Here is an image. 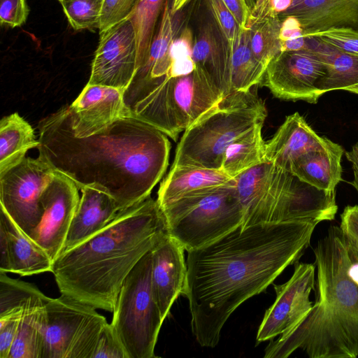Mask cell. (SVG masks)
<instances>
[{
    "mask_svg": "<svg viewBox=\"0 0 358 358\" xmlns=\"http://www.w3.org/2000/svg\"><path fill=\"white\" fill-rule=\"evenodd\" d=\"M319 223L305 220L240 225L187 252L182 294L189 301L192 331L201 346L215 347L234 311L298 262Z\"/></svg>",
    "mask_w": 358,
    "mask_h": 358,
    "instance_id": "1",
    "label": "cell"
},
{
    "mask_svg": "<svg viewBox=\"0 0 358 358\" xmlns=\"http://www.w3.org/2000/svg\"><path fill=\"white\" fill-rule=\"evenodd\" d=\"M39 157L81 189L97 187L120 211L150 196L169 165L167 136L138 119L123 116L86 138L73 135L69 106L41 120Z\"/></svg>",
    "mask_w": 358,
    "mask_h": 358,
    "instance_id": "2",
    "label": "cell"
},
{
    "mask_svg": "<svg viewBox=\"0 0 358 358\" xmlns=\"http://www.w3.org/2000/svg\"><path fill=\"white\" fill-rule=\"evenodd\" d=\"M167 234L157 199L149 196L120 211L99 232L53 261L60 293L113 313L127 276Z\"/></svg>",
    "mask_w": 358,
    "mask_h": 358,
    "instance_id": "3",
    "label": "cell"
},
{
    "mask_svg": "<svg viewBox=\"0 0 358 358\" xmlns=\"http://www.w3.org/2000/svg\"><path fill=\"white\" fill-rule=\"evenodd\" d=\"M316 300L295 326L271 341L264 358H287L298 349L310 358L358 357V284L349 274L348 242L331 225L314 249Z\"/></svg>",
    "mask_w": 358,
    "mask_h": 358,
    "instance_id": "4",
    "label": "cell"
},
{
    "mask_svg": "<svg viewBox=\"0 0 358 358\" xmlns=\"http://www.w3.org/2000/svg\"><path fill=\"white\" fill-rule=\"evenodd\" d=\"M244 211L241 226L313 220L331 221L338 211L336 190L323 191L264 161L234 178Z\"/></svg>",
    "mask_w": 358,
    "mask_h": 358,
    "instance_id": "5",
    "label": "cell"
},
{
    "mask_svg": "<svg viewBox=\"0 0 358 358\" xmlns=\"http://www.w3.org/2000/svg\"><path fill=\"white\" fill-rule=\"evenodd\" d=\"M264 101L252 90L233 91L184 131L171 167L220 170L226 149L266 117Z\"/></svg>",
    "mask_w": 358,
    "mask_h": 358,
    "instance_id": "6",
    "label": "cell"
},
{
    "mask_svg": "<svg viewBox=\"0 0 358 358\" xmlns=\"http://www.w3.org/2000/svg\"><path fill=\"white\" fill-rule=\"evenodd\" d=\"M224 96L196 66L189 73L166 75L157 80L129 109L127 116L146 122L176 141Z\"/></svg>",
    "mask_w": 358,
    "mask_h": 358,
    "instance_id": "7",
    "label": "cell"
},
{
    "mask_svg": "<svg viewBox=\"0 0 358 358\" xmlns=\"http://www.w3.org/2000/svg\"><path fill=\"white\" fill-rule=\"evenodd\" d=\"M161 209L169 235L187 252L227 234L244 217L234 179L186 194Z\"/></svg>",
    "mask_w": 358,
    "mask_h": 358,
    "instance_id": "8",
    "label": "cell"
},
{
    "mask_svg": "<svg viewBox=\"0 0 358 358\" xmlns=\"http://www.w3.org/2000/svg\"><path fill=\"white\" fill-rule=\"evenodd\" d=\"M152 254L146 253L125 278L110 323L127 358H153L164 322L155 299Z\"/></svg>",
    "mask_w": 358,
    "mask_h": 358,
    "instance_id": "9",
    "label": "cell"
},
{
    "mask_svg": "<svg viewBox=\"0 0 358 358\" xmlns=\"http://www.w3.org/2000/svg\"><path fill=\"white\" fill-rule=\"evenodd\" d=\"M96 309L62 294L48 301L41 358H92L108 323Z\"/></svg>",
    "mask_w": 358,
    "mask_h": 358,
    "instance_id": "10",
    "label": "cell"
},
{
    "mask_svg": "<svg viewBox=\"0 0 358 358\" xmlns=\"http://www.w3.org/2000/svg\"><path fill=\"white\" fill-rule=\"evenodd\" d=\"M56 171L39 156L0 173L1 206L29 237L43 215L41 196Z\"/></svg>",
    "mask_w": 358,
    "mask_h": 358,
    "instance_id": "11",
    "label": "cell"
},
{
    "mask_svg": "<svg viewBox=\"0 0 358 358\" xmlns=\"http://www.w3.org/2000/svg\"><path fill=\"white\" fill-rule=\"evenodd\" d=\"M325 72L308 50L282 51L268 63L261 83L278 99L316 103L322 95L316 84Z\"/></svg>",
    "mask_w": 358,
    "mask_h": 358,
    "instance_id": "12",
    "label": "cell"
},
{
    "mask_svg": "<svg viewBox=\"0 0 358 358\" xmlns=\"http://www.w3.org/2000/svg\"><path fill=\"white\" fill-rule=\"evenodd\" d=\"M88 85L124 91L136 70L137 46L134 25L127 18L99 33Z\"/></svg>",
    "mask_w": 358,
    "mask_h": 358,
    "instance_id": "13",
    "label": "cell"
},
{
    "mask_svg": "<svg viewBox=\"0 0 358 358\" xmlns=\"http://www.w3.org/2000/svg\"><path fill=\"white\" fill-rule=\"evenodd\" d=\"M315 269L313 264L296 262L292 277L274 285L275 300L264 313L257 334V343L286 332L311 310L310 294L315 289Z\"/></svg>",
    "mask_w": 358,
    "mask_h": 358,
    "instance_id": "14",
    "label": "cell"
},
{
    "mask_svg": "<svg viewBox=\"0 0 358 358\" xmlns=\"http://www.w3.org/2000/svg\"><path fill=\"white\" fill-rule=\"evenodd\" d=\"M79 201L76 185L67 176L56 171L41 196L43 215L30 236L52 261L62 250Z\"/></svg>",
    "mask_w": 358,
    "mask_h": 358,
    "instance_id": "15",
    "label": "cell"
},
{
    "mask_svg": "<svg viewBox=\"0 0 358 358\" xmlns=\"http://www.w3.org/2000/svg\"><path fill=\"white\" fill-rule=\"evenodd\" d=\"M200 11L193 31L192 57L196 66L226 95L231 92V47L204 4Z\"/></svg>",
    "mask_w": 358,
    "mask_h": 358,
    "instance_id": "16",
    "label": "cell"
},
{
    "mask_svg": "<svg viewBox=\"0 0 358 358\" xmlns=\"http://www.w3.org/2000/svg\"><path fill=\"white\" fill-rule=\"evenodd\" d=\"M69 108L77 138L94 135L125 116L123 91L103 85L87 84Z\"/></svg>",
    "mask_w": 358,
    "mask_h": 358,
    "instance_id": "17",
    "label": "cell"
},
{
    "mask_svg": "<svg viewBox=\"0 0 358 358\" xmlns=\"http://www.w3.org/2000/svg\"><path fill=\"white\" fill-rule=\"evenodd\" d=\"M184 250L169 234L151 250L152 288L163 320L185 287L187 268Z\"/></svg>",
    "mask_w": 358,
    "mask_h": 358,
    "instance_id": "18",
    "label": "cell"
},
{
    "mask_svg": "<svg viewBox=\"0 0 358 358\" xmlns=\"http://www.w3.org/2000/svg\"><path fill=\"white\" fill-rule=\"evenodd\" d=\"M333 143L317 134L303 117L296 112L287 116L272 138L266 142L264 159L289 171L292 164L303 154L327 148Z\"/></svg>",
    "mask_w": 358,
    "mask_h": 358,
    "instance_id": "19",
    "label": "cell"
},
{
    "mask_svg": "<svg viewBox=\"0 0 358 358\" xmlns=\"http://www.w3.org/2000/svg\"><path fill=\"white\" fill-rule=\"evenodd\" d=\"M289 15L300 22L305 36L331 29L358 31V0H292L278 17Z\"/></svg>",
    "mask_w": 358,
    "mask_h": 358,
    "instance_id": "20",
    "label": "cell"
},
{
    "mask_svg": "<svg viewBox=\"0 0 358 358\" xmlns=\"http://www.w3.org/2000/svg\"><path fill=\"white\" fill-rule=\"evenodd\" d=\"M80 190L82 196L61 253L99 232L120 211L115 199L103 189L95 186H89Z\"/></svg>",
    "mask_w": 358,
    "mask_h": 358,
    "instance_id": "21",
    "label": "cell"
},
{
    "mask_svg": "<svg viewBox=\"0 0 358 358\" xmlns=\"http://www.w3.org/2000/svg\"><path fill=\"white\" fill-rule=\"evenodd\" d=\"M324 64L326 72L316 84L322 94L345 90L358 94V55L343 52L316 36H306L305 48Z\"/></svg>",
    "mask_w": 358,
    "mask_h": 358,
    "instance_id": "22",
    "label": "cell"
},
{
    "mask_svg": "<svg viewBox=\"0 0 358 358\" xmlns=\"http://www.w3.org/2000/svg\"><path fill=\"white\" fill-rule=\"evenodd\" d=\"M343 148L334 143L329 147L307 152L291 165L290 172L301 181L323 191L336 190L342 180Z\"/></svg>",
    "mask_w": 358,
    "mask_h": 358,
    "instance_id": "23",
    "label": "cell"
},
{
    "mask_svg": "<svg viewBox=\"0 0 358 358\" xmlns=\"http://www.w3.org/2000/svg\"><path fill=\"white\" fill-rule=\"evenodd\" d=\"M0 224L6 231L10 250V272L28 276L52 272L49 255L13 220L1 206Z\"/></svg>",
    "mask_w": 358,
    "mask_h": 358,
    "instance_id": "24",
    "label": "cell"
},
{
    "mask_svg": "<svg viewBox=\"0 0 358 358\" xmlns=\"http://www.w3.org/2000/svg\"><path fill=\"white\" fill-rule=\"evenodd\" d=\"M50 299L39 289L28 299L8 358H41L45 306Z\"/></svg>",
    "mask_w": 358,
    "mask_h": 358,
    "instance_id": "25",
    "label": "cell"
},
{
    "mask_svg": "<svg viewBox=\"0 0 358 358\" xmlns=\"http://www.w3.org/2000/svg\"><path fill=\"white\" fill-rule=\"evenodd\" d=\"M232 179L220 170L193 166L171 167L160 184L157 201L162 208L186 194L224 185Z\"/></svg>",
    "mask_w": 358,
    "mask_h": 358,
    "instance_id": "26",
    "label": "cell"
},
{
    "mask_svg": "<svg viewBox=\"0 0 358 358\" xmlns=\"http://www.w3.org/2000/svg\"><path fill=\"white\" fill-rule=\"evenodd\" d=\"M38 145L31 126L17 113L3 117L0 122V173L20 162L29 150Z\"/></svg>",
    "mask_w": 358,
    "mask_h": 358,
    "instance_id": "27",
    "label": "cell"
},
{
    "mask_svg": "<svg viewBox=\"0 0 358 358\" xmlns=\"http://www.w3.org/2000/svg\"><path fill=\"white\" fill-rule=\"evenodd\" d=\"M263 124H259L233 141L226 149L220 171L234 178L244 171L265 161Z\"/></svg>",
    "mask_w": 358,
    "mask_h": 358,
    "instance_id": "28",
    "label": "cell"
},
{
    "mask_svg": "<svg viewBox=\"0 0 358 358\" xmlns=\"http://www.w3.org/2000/svg\"><path fill=\"white\" fill-rule=\"evenodd\" d=\"M266 66L253 54L250 29H242L231 48V91L247 92L262 83Z\"/></svg>",
    "mask_w": 358,
    "mask_h": 358,
    "instance_id": "29",
    "label": "cell"
},
{
    "mask_svg": "<svg viewBox=\"0 0 358 358\" xmlns=\"http://www.w3.org/2000/svg\"><path fill=\"white\" fill-rule=\"evenodd\" d=\"M166 0H138L129 18L136 37V71L145 62Z\"/></svg>",
    "mask_w": 358,
    "mask_h": 358,
    "instance_id": "30",
    "label": "cell"
},
{
    "mask_svg": "<svg viewBox=\"0 0 358 358\" xmlns=\"http://www.w3.org/2000/svg\"><path fill=\"white\" fill-rule=\"evenodd\" d=\"M280 25L281 20L278 17H265L248 27L252 51L266 67L282 51Z\"/></svg>",
    "mask_w": 358,
    "mask_h": 358,
    "instance_id": "31",
    "label": "cell"
},
{
    "mask_svg": "<svg viewBox=\"0 0 358 358\" xmlns=\"http://www.w3.org/2000/svg\"><path fill=\"white\" fill-rule=\"evenodd\" d=\"M64 13L76 31L99 27L102 3L98 0H60Z\"/></svg>",
    "mask_w": 358,
    "mask_h": 358,
    "instance_id": "32",
    "label": "cell"
},
{
    "mask_svg": "<svg viewBox=\"0 0 358 358\" xmlns=\"http://www.w3.org/2000/svg\"><path fill=\"white\" fill-rule=\"evenodd\" d=\"M202 2L223 32L232 48L242 29L234 15L222 0H202Z\"/></svg>",
    "mask_w": 358,
    "mask_h": 358,
    "instance_id": "33",
    "label": "cell"
},
{
    "mask_svg": "<svg viewBox=\"0 0 358 358\" xmlns=\"http://www.w3.org/2000/svg\"><path fill=\"white\" fill-rule=\"evenodd\" d=\"M138 0H103L101 5L99 33L128 18Z\"/></svg>",
    "mask_w": 358,
    "mask_h": 358,
    "instance_id": "34",
    "label": "cell"
},
{
    "mask_svg": "<svg viewBox=\"0 0 358 358\" xmlns=\"http://www.w3.org/2000/svg\"><path fill=\"white\" fill-rule=\"evenodd\" d=\"M314 36L343 52L358 55V31L349 29H331Z\"/></svg>",
    "mask_w": 358,
    "mask_h": 358,
    "instance_id": "35",
    "label": "cell"
},
{
    "mask_svg": "<svg viewBox=\"0 0 358 358\" xmlns=\"http://www.w3.org/2000/svg\"><path fill=\"white\" fill-rule=\"evenodd\" d=\"M92 358H127L110 324L107 323L101 329Z\"/></svg>",
    "mask_w": 358,
    "mask_h": 358,
    "instance_id": "36",
    "label": "cell"
},
{
    "mask_svg": "<svg viewBox=\"0 0 358 358\" xmlns=\"http://www.w3.org/2000/svg\"><path fill=\"white\" fill-rule=\"evenodd\" d=\"M29 9L26 0H0V23L12 28L26 22Z\"/></svg>",
    "mask_w": 358,
    "mask_h": 358,
    "instance_id": "37",
    "label": "cell"
},
{
    "mask_svg": "<svg viewBox=\"0 0 358 358\" xmlns=\"http://www.w3.org/2000/svg\"><path fill=\"white\" fill-rule=\"evenodd\" d=\"M22 311H22L0 317V358H8L17 334Z\"/></svg>",
    "mask_w": 358,
    "mask_h": 358,
    "instance_id": "38",
    "label": "cell"
},
{
    "mask_svg": "<svg viewBox=\"0 0 358 358\" xmlns=\"http://www.w3.org/2000/svg\"><path fill=\"white\" fill-rule=\"evenodd\" d=\"M340 227L349 244L358 253V206H347L341 215Z\"/></svg>",
    "mask_w": 358,
    "mask_h": 358,
    "instance_id": "39",
    "label": "cell"
},
{
    "mask_svg": "<svg viewBox=\"0 0 358 358\" xmlns=\"http://www.w3.org/2000/svg\"><path fill=\"white\" fill-rule=\"evenodd\" d=\"M280 39L281 43L305 37L300 22L294 16H286L280 19Z\"/></svg>",
    "mask_w": 358,
    "mask_h": 358,
    "instance_id": "40",
    "label": "cell"
},
{
    "mask_svg": "<svg viewBox=\"0 0 358 358\" xmlns=\"http://www.w3.org/2000/svg\"><path fill=\"white\" fill-rule=\"evenodd\" d=\"M232 13L241 29L248 27L250 10L246 0H222Z\"/></svg>",
    "mask_w": 358,
    "mask_h": 358,
    "instance_id": "41",
    "label": "cell"
},
{
    "mask_svg": "<svg viewBox=\"0 0 358 358\" xmlns=\"http://www.w3.org/2000/svg\"><path fill=\"white\" fill-rule=\"evenodd\" d=\"M0 271L10 272V250L8 236L4 227L0 224Z\"/></svg>",
    "mask_w": 358,
    "mask_h": 358,
    "instance_id": "42",
    "label": "cell"
},
{
    "mask_svg": "<svg viewBox=\"0 0 358 358\" xmlns=\"http://www.w3.org/2000/svg\"><path fill=\"white\" fill-rule=\"evenodd\" d=\"M291 3L292 0H268L262 18L265 17H278L288 9Z\"/></svg>",
    "mask_w": 358,
    "mask_h": 358,
    "instance_id": "43",
    "label": "cell"
},
{
    "mask_svg": "<svg viewBox=\"0 0 358 358\" xmlns=\"http://www.w3.org/2000/svg\"><path fill=\"white\" fill-rule=\"evenodd\" d=\"M250 10V17L248 27L263 17L268 0H246Z\"/></svg>",
    "mask_w": 358,
    "mask_h": 358,
    "instance_id": "44",
    "label": "cell"
},
{
    "mask_svg": "<svg viewBox=\"0 0 358 358\" xmlns=\"http://www.w3.org/2000/svg\"><path fill=\"white\" fill-rule=\"evenodd\" d=\"M345 155L348 160L352 164L354 173V180L352 185L358 192V143H355L350 151L345 152Z\"/></svg>",
    "mask_w": 358,
    "mask_h": 358,
    "instance_id": "45",
    "label": "cell"
},
{
    "mask_svg": "<svg viewBox=\"0 0 358 358\" xmlns=\"http://www.w3.org/2000/svg\"><path fill=\"white\" fill-rule=\"evenodd\" d=\"M190 1L191 0H172L170 6L171 14L175 15Z\"/></svg>",
    "mask_w": 358,
    "mask_h": 358,
    "instance_id": "46",
    "label": "cell"
},
{
    "mask_svg": "<svg viewBox=\"0 0 358 358\" xmlns=\"http://www.w3.org/2000/svg\"><path fill=\"white\" fill-rule=\"evenodd\" d=\"M98 1H101L102 3L103 0H98Z\"/></svg>",
    "mask_w": 358,
    "mask_h": 358,
    "instance_id": "47",
    "label": "cell"
},
{
    "mask_svg": "<svg viewBox=\"0 0 358 358\" xmlns=\"http://www.w3.org/2000/svg\"><path fill=\"white\" fill-rule=\"evenodd\" d=\"M57 1H59L60 0H57Z\"/></svg>",
    "mask_w": 358,
    "mask_h": 358,
    "instance_id": "48",
    "label": "cell"
}]
</instances>
